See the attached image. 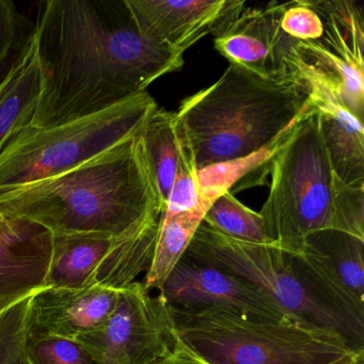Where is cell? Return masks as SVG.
<instances>
[{
    "label": "cell",
    "mask_w": 364,
    "mask_h": 364,
    "mask_svg": "<svg viewBox=\"0 0 364 364\" xmlns=\"http://www.w3.org/2000/svg\"><path fill=\"white\" fill-rule=\"evenodd\" d=\"M35 31L43 84L33 127L97 114L184 65L183 53L140 33L127 0L42 1Z\"/></svg>",
    "instance_id": "cell-1"
},
{
    "label": "cell",
    "mask_w": 364,
    "mask_h": 364,
    "mask_svg": "<svg viewBox=\"0 0 364 364\" xmlns=\"http://www.w3.org/2000/svg\"><path fill=\"white\" fill-rule=\"evenodd\" d=\"M140 129L71 169L0 193V213L38 223L54 237L120 235L164 208L142 153Z\"/></svg>",
    "instance_id": "cell-2"
},
{
    "label": "cell",
    "mask_w": 364,
    "mask_h": 364,
    "mask_svg": "<svg viewBox=\"0 0 364 364\" xmlns=\"http://www.w3.org/2000/svg\"><path fill=\"white\" fill-rule=\"evenodd\" d=\"M313 108L310 87L297 73L265 78L230 65L212 86L183 100L176 127L199 170L259 154Z\"/></svg>",
    "instance_id": "cell-3"
},
{
    "label": "cell",
    "mask_w": 364,
    "mask_h": 364,
    "mask_svg": "<svg viewBox=\"0 0 364 364\" xmlns=\"http://www.w3.org/2000/svg\"><path fill=\"white\" fill-rule=\"evenodd\" d=\"M178 336L212 364H321L353 350L336 330L221 308H170Z\"/></svg>",
    "instance_id": "cell-4"
},
{
    "label": "cell",
    "mask_w": 364,
    "mask_h": 364,
    "mask_svg": "<svg viewBox=\"0 0 364 364\" xmlns=\"http://www.w3.org/2000/svg\"><path fill=\"white\" fill-rule=\"evenodd\" d=\"M270 176L269 193L259 214L272 245L298 255L311 234L336 230L338 178L315 108L293 127L279 149Z\"/></svg>",
    "instance_id": "cell-5"
},
{
    "label": "cell",
    "mask_w": 364,
    "mask_h": 364,
    "mask_svg": "<svg viewBox=\"0 0 364 364\" xmlns=\"http://www.w3.org/2000/svg\"><path fill=\"white\" fill-rule=\"evenodd\" d=\"M156 108L146 91L56 127H22L0 152V193L56 176L108 150L136 133Z\"/></svg>",
    "instance_id": "cell-6"
},
{
    "label": "cell",
    "mask_w": 364,
    "mask_h": 364,
    "mask_svg": "<svg viewBox=\"0 0 364 364\" xmlns=\"http://www.w3.org/2000/svg\"><path fill=\"white\" fill-rule=\"evenodd\" d=\"M184 257L250 283L291 318L336 330L343 336L340 323L302 284L291 255L274 245L235 240L202 221Z\"/></svg>",
    "instance_id": "cell-7"
},
{
    "label": "cell",
    "mask_w": 364,
    "mask_h": 364,
    "mask_svg": "<svg viewBox=\"0 0 364 364\" xmlns=\"http://www.w3.org/2000/svg\"><path fill=\"white\" fill-rule=\"evenodd\" d=\"M178 338L170 306L136 281L119 291L103 325L75 340L95 364H151L171 350Z\"/></svg>",
    "instance_id": "cell-8"
},
{
    "label": "cell",
    "mask_w": 364,
    "mask_h": 364,
    "mask_svg": "<svg viewBox=\"0 0 364 364\" xmlns=\"http://www.w3.org/2000/svg\"><path fill=\"white\" fill-rule=\"evenodd\" d=\"M308 3L318 14L323 33L315 41H298L296 58L363 122V5L355 0Z\"/></svg>",
    "instance_id": "cell-9"
},
{
    "label": "cell",
    "mask_w": 364,
    "mask_h": 364,
    "mask_svg": "<svg viewBox=\"0 0 364 364\" xmlns=\"http://www.w3.org/2000/svg\"><path fill=\"white\" fill-rule=\"evenodd\" d=\"M284 4L244 9L215 33L217 52L230 65L265 78L294 75L297 40L281 29Z\"/></svg>",
    "instance_id": "cell-10"
},
{
    "label": "cell",
    "mask_w": 364,
    "mask_h": 364,
    "mask_svg": "<svg viewBox=\"0 0 364 364\" xmlns=\"http://www.w3.org/2000/svg\"><path fill=\"white\" fill-rule=\"evenodd\" d=\"M159 294L170 308H221L257 318L291 317L269 296L250 283L185 257Z\"/></svg>",
    "instance_id": "cell-11"
},
{
    "label": "cell",
    "mask_w": 364,
    "mask_h": 364,
    "mask_svg": "<svg viewBox=\"0 0 364 364\" xmlns=\"http://www.w3.org/2000/svg\"><path fill=\"white\" fill-rule=\"evenodd\" d=\"M138 31L151 41L184 54L210 33L220 31L244 9V1L127 0Z\"/></svg>",
    "instance_id": "cell-12"
},
{
    "label": "cell",
    "mask_w": 364,
    "mask_h": 364,
    "mask_svg": "<svg viewBox=\"0 0 364 364\" xmlns=\"http://www.w3.org/2000/svg\"><path fill=\"white\" fill-rule=\"evenodd\" d=\"M53 236L38 223L8 218L0 232V314L46 287Z\"/></svg>",
    "instance_id": "cell-13"
},
{
    "label": "cell",
    "mask_w": 364,
    "mask_h": 364,
    "mask_svg": "<svg viewBox=\"0 0 364 364\" xmlns=\"http://www.w3.org/2000/svg\"><path fill=\"white\" fill-rule=\"evenodd\" d=\"M118 296L119 291L101 287H44L29 304V334L75 340L105 323Z\"/></svg>",
    "instance_id": "cell-14"
},
{
    "label": "cell",
    "mask_w": 364,
    "mask_h": 364,
    "mask_svg": "<svg viewBox=\"0 0 364 364\" xmlns=\"http://www.w3.org/2000/svg\"><path fill=\"white\" fill-rule=\"evenodd\" d=\"M297 74L310 87L318 114L321 138L334 176L348 186L364 185V127L338 95L317 76L297 63Z\"/></svg>",
    "instance_id": "cell-15"
},
{
    "label": "cell",
    "mask_w": 364,
    "mask_h": 364,
    "mask_svg": "<svg viewBox=\"0 0 364 364\" xmlns=\"http://www.w3.org/2000/svg\"><path fill=\"white\" fill-rule=\"evenodd\" d=\"M291 257L302 284L340 323L349 345L364 348V300L343 283L328 257L310 242H304L302 250Z\"/></svg>",
    "instance_id": "cell-16"
},
{
    "label": "cell",
    "mask_w": 364,
    "mask_h": 364,
    "mask_svg": "<svg viewBox=\"0 0 364 364\" xmlns=\"http://www.w3.org/2000/svg\"><path fill=\"white\" fill-rule=\"evenodd\" d=\"M35 26L24 50L0 82V152L14 134L31 125L42 93Z\"/></svg>",
    "instance_id": "cell-17"
},
{
    "label": "cell",
    "mask_w": 364,
    "mask_h": 364,
    "mask_svg": "<svg viewBox=\"0 0 364 364\" xmlns=\"http://www.w3.org/2000/svg\"><path fill=\"white\" fill-rule=\"evenodd\" d=\"M114 238L97 233L53 236L46 287L78 289L95 287L97 270Z\"/></svg>",
    "instance_id": "cell-18"
},
{
    "label": "cell",
    "mask_w": 364,
    "mask_h": 364,
    "mask_svg": "<svg viewBox=\"0 0 364 364\" xmlns=\"http://www.w3.org/2000/svg\"><path fill=\"white\" fill-rule=\"evenodd\" d=\"M139 140L161 205L165 208L178 165L185 154L184 144L176 127V112L157 107L140 129Z\"/></svg>",
    "instance_id": "cell-19"
},
{
    "label": "cell",
    "mask_w": 364,
    "mask_h": 364,
    "mask_svg": "<svg viewBox=\"0 0 364 364\" xmlns=\"http://www.w3.org/2000/svg\"><path fill=\"white\" fill-rule=\"evenodd\" d=\"M210 206V204H204L196 210L180 214L163 212L152 259L141 281L149 291H159L169 278L184 257Z\"/></svg>",
    "instance_id": "cell-20"
},
{
    "label": "cell",
    "mask_w": 364,
    "mask_h": 364,
    "mask_svg": "<svg viewBox=\"0 0 364 364\" xmlns=\"http://www.w3.org/2000/svg\"><path fill=\"white\" fill-rule=\"evenodd\" d=\"M306 242L321 251L343 283L364 300V240L345 232L323 230L311 234Z\"/></svg>",
    "instance_id": "cell-21"
},
{
    "label": "cell",
    "mask_w": 364,
    "mask_h": 364,
    "mask_svg": "<svg viewBox=\"0 0 364 364\" xmlns=\"http://www.w3.org/2000/svg\"><path fill=\"white\" fill-rule=\"evenodd\" d=\"M203 221L216 231L235 240L272 244L264 230L261 215L247 208L230 191L221 193L213 201Z\"/></svg>",
    "instance_id": "cell-22"
},
{
    "label": "cell",
    "mask_w": 364,
    "mask_h": 364,
    "mask_svg": "<svg viewBox=\"0 0 364 364\" xmlns=\"http://www.w3.org/2000/svg\"><path fill=\"white\" fill-rule=\"evenodd\" d=\"M31 297L0 314V364H28V312Z\"/></svg>",
    "instance_id": "cell-23"
},
{
    "label": "cell",
    "mask_w": 364,
    "mask_h": 364,
    "mask_svg": "<svg viewBox=\"0 0 364 364\" xmlns=\"http://www.w3.org/2000/svg\"><path fill=\"white\" fill-rule=\"evenodd\" d=\"M28 364H95L76 340L53 336H31L26 346Z\"/></svg>",
    "instance_id": "cell-24"
},
{
    "label": "cell",
    "mask_w": 364,
    "mask_h": 364,
    "mask_svg": "<svg viewBox=\"0 0 364 364\" xmlns=\"http://www.w3.org/2000/svg\"><path fill=\"white\" fill-rule=\"evenodd\" d=\"M31 33H25L24 16L16 4L0 0V82L24 50Z\"/></svg>",
    "instance_id": "cell-25"
},
{
    "label": "cell",
    "mask_w": 364,
    "mask_h": 364,
    "mask_svg": "<svg viewBox=\"0 0 364 364\" xmlns=\"http://www.w3.org/2000/svg\"><path fill=\"white\" fill-rule=\"evenodd\" d=\"M185 148V146H184ZM202 198L201 189L198 182L197 170L185 149L184 156L181 159L176 180L168 196L164 212L180 214L196 210L204 204H212Z\"/></svg>",
    "instance_id": "cell-26"
},
{
    "label": "cell",
    "mask_w": 364,
    "mask_h": 364,
    "mask_svg": "<svg viewBox=\"0 0 364 364\" xmlns=\"http://www.w3.org/2000/svg\"><path fill=\"white\" fill-rule=\"evenodd\" d=\"M336 231L345 232L364 240V185L348 186L338 178Z\"/></svg>",
    "instance_id": "cell-27"
},
{
    "label": "cell",
    "mask_w": 364,
    "mask_h": 364,
    "mask_svg": "<svg viewBox=\"0 0 364 364\" xmlns=\"http://www.w3.org/2000/svg\"><path fill=\"white\" fill-rule=\"evenodd\" d=\"M281 29L297 41H315L323 33V22L308 0L284 4Z\"/></svg>",
    "instance_id": "cell-28"
},
{
    "label": "cell",
    "mask_w": 364,
    "mask_h": 364,
    "mask_svg": "<svg viewBox=\"0 0 364 364\" xmlns=\"http://www.w3.org/2000/svg\"><path fill=\"white\" fill-rule=\"evenodd\" d=\"M151 364H212L178 336L171 350Z\"/></svg>",
    "instance_id": "cell-29"
},
{
    "label": "cell",
    "mask_w": 364,
    "mask_h": 364,
    "mask_svg": "<svg viewBox=\"0 0 364 364\" xmlns=\"http://www.w3.org/2000/svg\"><path fill=\"white\" fill-rule=\"evenodd\" d=\"M321 364H364V348H355L342 357Z\"/></svg>",
    "instance_id": "cell-30"
},
{
    "label": "cell",
    "mask_w": 364,
    "mask_h": 364,
    "mask_svg": "<svg viewBox=\"0 0 364 364\" xmlns=\"http://www.w3.org/2000/svg\"><path fill=\"white\" fill-rule=\"evenodd\" d=\"M8 225V218L0 213V232L3 231Z\"/></svg>",
    "instance_id": "cell-31"
}]
</instances>
